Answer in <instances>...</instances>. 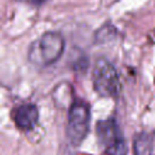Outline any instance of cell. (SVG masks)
<instances>
[{
  "mask_svg": "<svg viewBox=\"0 0 155 155\" xmlns=\"http://www.w3.org/2000/svg\"><path fill=\"white\" fill-rule=\"evenodd\" d=\"M90 126V108L84 101H75L68 111L67 134L73 145H79L86 137Z\"/></svg>",
  "mask_w": 155,
  "mask_h": 155,
  "instance_id": "cell-3",
  "label": "cell"
},
{
  "mask_svg": "<svg viewBox=\"0 0 155 155\" xmlns=\"http://www.w3.org/2000/svg\"><path fill=\"white\" fill-rule=\"evenodd\" d=\"M133 150H134V155H151L153 138L147 133L139 134L134 139Z\"/></svg>",
  "mask_w": 155,
  "mask_h": 155,
  "instance_id": "cell-6",
  "label": "cell"
},
{
  "mask_svg": "<svg viewBox=\"0 0 155 155\" xmlns=\"http://www.w3.org/2000/svg\"><path fill=\"white\" fill-rule=\"evenodd\" d=\"M97 136L101 145L109 155H126V142L115 119H105L97 125Z\"/></svg>",
  "mask_w": 155,
  "mask_h": 155,
  "instance_id": "cell-4",
  "label": "cell"
},
{
  "mask_svg": "<svg viewBox=\"0 0 155 155\" xmlns=\"http://www.w3.org/2000/svg\"><path fill=\"white\" fill-rule=\"evenodd\" d=\"M65 47L64 38L56 31L42 34L31 42L28 48V61L39 67L45 68L56 63L63 54Z\"/></svg>",
  "mask_w": 155,
  "mask_h": 155,
  "instance_id": "cell-1",
  "label": "cell"
},
{
  "mask_svg": "<svg viewBox=\"0 0 155 155\" xmlns=\"http://www.w3.org/2000/svg\"><path fill=\"white\" fill-rule=\"evenodd\" d=\"M94 91L101 97H114L120 88L119 75L115 67L105 58H99L92 71Z\"/></svg>",
  "mask_w": 155,
  "mask_h": 155,
  "instance_id": "cell-2",
  "label": "cell"
},
{
  "mask_svg": "<svg viewBox=\"0 0 155 155\" xmlns=\"http://www.w3.org/2000/svg\"><path fill=\"white\" fill-rule=\"evenodd\" d=\"M21 2H25V4H29V5H33V6H41L42 4L47 2L48 0H18Z\"/></svg>",
  "mask_w": 155,
  "mask_h": 155,
  "instance_id": "cell-7",
  "label": "cell"
},
{
  "mask_svg": "<svg viewBox=\"0 0 155 155\" xmlns=\"http://www.w3.org/2000/svg\"><path fill=\"white\" fill-rule=\"evenodd\" d=\"M39 119L38 109L34 104H22L13 111V121L17 127L22 130H29L35 126Z\"/></svg>",
  "mask_w": 155,
  "mask_h": 155,
  "instance_id": "cell-5",
  "label": "cell"
}]
</instances>
